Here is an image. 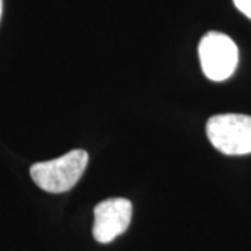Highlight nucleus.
Here are the masks:
<instances>
[{"instance_id": "obj_1", "label": "nucleus", "mask_w": 251, "mask_h": 251, "mask_svg": "<svg viewBox=\"0 0 251 251\" xmlns=\"http://www.w3.org/2000/svg\"><path fill=\"white\" fill-rule=\"evenodd\" d=\"M88 153L74 150L52 161L39 162L31 166V177L39 188L48 193H64L73 188L85 172Z\"/></svg>"}, {"instance_id": "obj_2", "label": "nucleus", "mask_w": 251, "mask_h": 251, "mask_svg": "<svg viewBox=\"0 0 251 251\" xmlns=\"http://www.w3.org/2000/svg\"><path fill=\"white\" fill-rule=\"evenodd\" d=\"M206 135L222 153H251V116L236 113L216 115L206 123Z\"/></svg>"}, {"instance_id": "obj_3", "label": "nucleus", "mask_w": 251, "mask_h": 251, "mask_svg": "<svg viewBox=\"0 0 251 251\" xmlns=\"http://www.w3.org/2000/svg\"><path fill=\"white\" fill-rule=\"evenodd\" d=\"M202 72L209 80H227L239 63V49L230 36L211 31L202 36L198 45Z\"/></svg>"}, {"instance_id": "obj_4", "label": "nucleus", "mask_w": 251, "mask_h": 251, "mask_svg": "<svg viewBox=\"0 0 251 251\" xmlns=\"http://www.w3.org/2000/svg\"><path fill=\"white\" fill-rule=\"evenodd\" d=\"M133 205L126 198H110L99 202L94 209L92 234L97 242L106 244L125 233L131 221Z\"/></svg>"}, {"instance_id": "obj_5", "label": "nucleus", "mask_w": 251, "mask_h": 251, "mask_svg": "<svg viewBox=\"0 0 251 251\" xmlns=\"http://www.w3.org/2000/svg\"><path fill=\"white\" fill-rule=\"evenodd\" d=\"M236 7L251 20V0H233Z\"/></svg>"}, {"instance_id": "obj_6", "label": "nucleus", "mask_w": 251, "mask_h": 251, "mask_svg": "<svg viewBox=\"0 0 251 251\" xmlns=\"http://www.w3.org/2000/svg\"><path fill=\"white\" fill-rule=\"evenodd\" d=\"M1 13H3V0H0V18H1Z\"/></svg>"}]
</instances>
